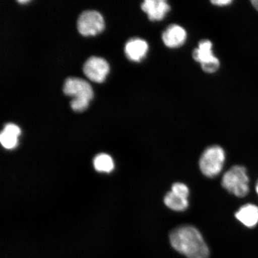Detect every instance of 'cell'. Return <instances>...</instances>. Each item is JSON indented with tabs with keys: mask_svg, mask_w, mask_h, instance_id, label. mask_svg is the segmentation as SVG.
<instances>
[{
	"mask_svg": "<svg viewBox=\"0 0 258 258\" xmlns=\"http://www.w3.org/2000/svg\"><path fill=\"white\" fill-rule=\"evenodd\" d=\"M249 182L246 169L241 166L232 167L222 179L223 188L238 198H243L249 193Z\"/></svg>",
	"mask_w": 258,
	"mask_h": 258,
	"instance_id": "obj_3",
	"label": "cell"
},
{
	"mask_svg": "<svg viewBox=\"0 0 258 258\" xmlns=\"http://www.w3.org/2000/svg\"><path fill=\"white\" fill-rule=\"evenodd\" d=\"M83 72L93 82L102 83L109 72V64L103 58L90 57L84 64Z\"/></svg>",
	"mask_w": 258,
	"mask_h": 258,
	"instance_id": "obj_6",
	"label": "cell"
},
{
	"mask_svg": "<svg viewBox=\"0 0 258 258\" xmlns=\"http://www.w3.org/2000/svg\"><path fill=\"white\" fill-rule=\"evenodd\" d=\"M187 38V32L184 28L179 25L169 26L163 32L162 40L167 47L176 48L184 44Z\"/></svg>",
	"mask_w": 258,
	"mask_h": 258,
	"instance_id": "obj_8",
	"label": "cell"
},
{
	"mask_svg": "<svg viewBox=\"0 0 258 258\" xmlns=\"http://www.w3.org/2000/svg\"><path fill=\"white\" fill-rule=\"evenodd\" d=\"M251 3L254 8L258 11V0H254V1H251Z\"/></svg>",
	"mask_w": 258,
	"mask_h": 258,
	"instance_id": "obj_19",
	"label": "cell"
},
{
	"mask_svg": "<svg viewBox=\"0 0 258 258\" xmlns=\"http://www.w3.org/2000/svg\"><path fill=\"white\" fill-rule=\"evenodd\" d=\"M256 192L257 193V195H258V182L257 183V185H256Z\"/></svg>",
	"mask_w": 258,
	"mask_h": 258,
	"instance_id": "obj_21",
	"label": "cell"
},
{
	"mask_svg": "<svg viewBox=\"0 0 258 258\" xmlns=\"http://www.w3.org/2000/svg\"><path fill=\"white\" fill-rule=\"evenodd\" d=\"M213 44L209 40H202L199 42L198 48L192 51V58L196 62L200 63L207 62L216 56L213 53Z\"/></svg>",
	"mask_w": 258,
	"mask_h": 258,
	"instance_id": "obj_11",
	"label": "cell"
},
{
	"mask_svg": "<svg viewBox=\"0 0 258 258\" xmlns=\"http://www.w3.org/2000/svg\"><path fill=\"white\" fill-rule=\"evenodd\" d=\"M235 217L246 227L253 228L258 223V207L252 204L245 205L235 213Z\"/></svg>",
	"mask_w": 258,
	"mask_h": 258,
	"instance_id": "obj_10",
	"label": "cell"
},
{
	"mask_svg": "<svg viewBox=\"0 0 258 258\" xmlns=\"http://www.w3.org/2000/svg\"><path fill=\"white\" fill-rule=\"evenodd\" d=\"M19 3H28V1H25V0H24V1H18Z\"/></svg>",
	"mask_w": 258,
	"mask_h": 258,
	"instance_id": "obj_20",
	"label": "cell"
},
{
	"mask_svg": "<svg viewBox=\"0 0 258 258\" xmlns=\"http://www.w3.org/2000/svg\"><path fill=\"white\" fill-rule=\"evenodd\" d=\"M202 69L206 73L212 74L217 72L220 67V61L217 57L201 63Z\"/></svg>",
	"mask_w": 258,
	"mask_h": 258,
	"instance_id": "obj_15",
	"label": "cell"
},
{
	"mask_svg": "<svg viewBox=\"0 0 258 258\" xmlns=\"http://www.w3.org/2000/svg\"><path fill=\"white\" fill-rule=\"evenodd\" d=\"M141 9L148 19L153 22L162 21L170 11V6L165 0H145Z\"/></svg>",
	"mask_w": 258,
	"mask_h": 258,
	"instance_id": "obj_7",
	"label": "cell"
},
{
	"mask_svg": "<svg viewBox=\"0 0 258 258\" xmlns=\"http://www.w3.org/2000/svg\"><path fill=\"white\" fill-rule=\"evenodd\" d=\"M18 138L14 135L8 134L5 131H3L0 135L2 145L3 147L9 150L13 149L16 147L18 143Z\"/></svg>",
	"mask_w": 258,
	"mask_h": 258,
	"instance_id": "obj_14",
	"label": "cell"
},
{
	"mask_svg": "<svg viewBox=\"0 0 258 258\" xmlns=\"http://www.w3.org/2000/svg\"><path fill=\"white\" fill-rule=\"evenodd\" d=\"M172 246L187 258H209V248L198 229L182 226L170 234Z\"/></svg>",
	"mask_w": 258,
	"mask_h": 258,
	"instance_id": "obj_1",
	"label": "cell"
},
{
	"mask_svg": "<svg viewBox=\"0 0 258 258\" xmlns=\"http://www.w3.org/2000/svg\"><path fill=\"white\" fill-rule=\"evenodd\" d=\"M164 204L167 207L175 211H183L188 208V199L176 195L172 191L167 194L164 199Z\"/></svg>",
	"mask_w": 258,
	"mask_h": 258,
	"instance_id": "obj_12",
	"label": "cell"
},
{
	"mask_svg": "<svg viewBox=\"0 0 258 258\" xmlns=\"http://www.w3.org/2000/svg\"><path fill=\"white\" fill-rule=\"evenodd\" d=\"M63 92L67 96L73 97L70 105L73 110L77 112L86 110L93 97V90L90 84L85 80L75 77L66 80Z\"/></svg>",
	"mask_w": 258,
	"mask_h": 258,
	"instance_id": "obj_2",
	"label": "cell"
},
{
	"mask_svg": "<svg viewBox=\"0 0 258 258\" xmlns=\"http://www.w3.org/2000/svg\"><path fill=\"white\" fill-rule=\"evenodd\" d=\"M171 191L185 199H188L189 192L188 186L182 183H174L172 186V191Z\"/></svg>",
	"mask_w": 258,
	"mask_h": 258,
	"instance_id": "obj_16",
	"label": "cell"
},
{
	"mask_svg": "<svg viewBox=\"0 0 258 258\" xmlns=\"http://www.w3.org/2000/svg\"><path fill=\"white\" fill-rule=\"evenodd\" d=\"M124 51L129 60L139 62L146 57L149 51V45L141 38H132L125 44Z\"/></svg>",
	"mask_w": 258,
	"mask_h": 258,
	"instance_id": "obj_9",
	"label": "cell"
},
{
	"mask_svg": "<svg viewBox=\"0 0 258 258\" xmlns=\"http://www.w3.org/2000/svg\"><path fill=\"white\" fill-rule=\"evenodd\" d=\"M233 3L231 0H214L212 1L211 3L213 5L218 6V7H225V6H229Z\"/></svg>",
	"mask_w": 258,
	"mask_h": 258,
	"instance_id": "obj_18",
	"label": "cell"
},
{
	"mask_svg": "<svg viewBox=\"0 0 258 258\" xmlns=\"http://www.w3.org/2000/svg\"><path fill=\"white\" fill-rule=\"evenodd\" d=\"M77 28L83 36H94L104 30V18L96 11L84 12L80 15L77 22Z\"/></svg>",
	"mask_w": 258,
	"mask_h": 258,
	"instance_id": "obj_5",
	"label": "cell"
},
{
	"mask_svg": "<svg viewBox=\"0 0 258 258\" xmlns=\"http://www.w3.org/2000/svg\"><path fill=\"white\" fill-rule=\"evenodd\" d=\"M3 131L7 132L8 134L14 135V136L18 138L21 134L20 128H19L18 125L12 123L6 124Z\"/></svg>",
	"mask_w": 258,
	"mask_h": 258,
	"instance_id": "obj_17",
	"label": "cell"
},
{
	"mask_svg": "<svg viewBox=\"0 0 258 258\" xmlns=\"http://www.w3.org/2000/svg\"><path fill=\"white\" fill-rule=\"evenodd\" d=\"M225 160V151L221 147H210L202 155L199 161L200 169L206 176H217L223 169Z\"/></svg>",
	"mask_w": 258,
	"mask_h": 258,
	"instance_id": "obj_4",
	"label": "cell"
},
{
	"mask_svg": "<svg viewBox=\"0 0 258 258\" xmlns=\"http://www.w3.org/2000/svg\"><path fill=\"white\" fill-rule=\"evenodd\" d=\"M95 168L101 172H110L114 168V161L108 154H101L93 161Z\"/></svg>",
	"mask_w": 258,
	"mask_h": 258,
	"instance_id": "obj_13",
	"label": "cell"
}]
</instances>
